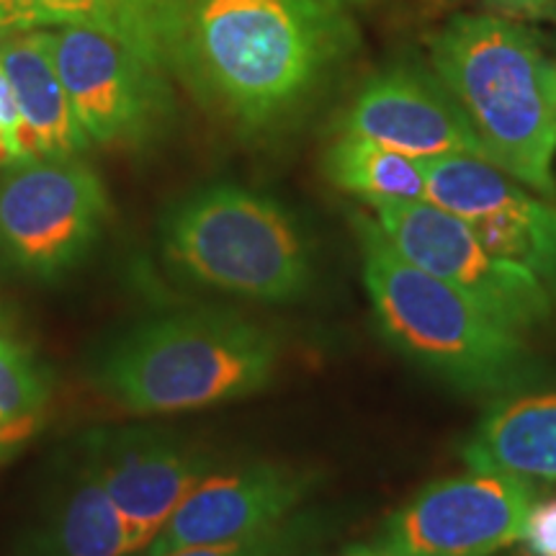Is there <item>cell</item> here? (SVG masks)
<instances>
[{
	"instance_id": "1",
	"label": "cell",
	"mask_w": 556,
	"mask_h": 556,
	"mask_svg": "<svg viewBox=\"0 0 556 556\" xmlns=\"http://www.w3.org/2000/svg\"><path fill=\"white\" fill-rule=\"evenodd\" d=\"M330 0H191L173 75L245 139L283 131L358 50Z\"/></svg>"
},
{
	"instance_id": "2",
	"label": "cell",
	"mask_w": 556,
	"mask_h": 556,
	"mask_svg": "<svg viewBox=\"0 0 556 556\" xmlns=\"http://www.w3.org/2000/svg\"><path fill=\"white\" fill-rule=\"evenodd\" d=\"M351 227L377 328L400 356L477 397L497 400L544 379L526 336L409 263L374 214L353 212Z\"/></svg>"
},
{
	"instance_id": "3",
	"label": "cell",
	"mask_w": 556,
	"mask_h": 556,
	"mask_svg": "<svg viewBox=\"0 0 556 556\" xmlns=\"http://www.w3.org/2000/svg\"><path fill=\"white\" fill-rule=\"evenodd\" d=\"M430 70L469 116L492 165L556 201L552 62L528 26L490 13H456L428 34Z\"/></svg>"
},
{
	"instance_id": "4",
	"label": "cell",
	"mask_w": 556,
	"mask_h": 556,
	"mask_svg": "<svg viewBox=\"0 0 556 556\" xmlns=\"http://www.w3.org/2000/svg\"><path fill=\"white\" fill-rule=\"evenodd\" d=\"M274 332L227 309L152 317L114 340L96 381L137 415H170L245 400L276 377Z\"/></svg>"
},
{
	"instance_id": "5",
	"label": "cell",
	"mask_w": 556,
	"mask_h": 556,
	"mask_svg": "<svg viewBox=\"0 0 556 556\" xmlns=\"http://www.w3.org/2000/svg\"><path fill=\"white\" fill-rule=\"evenodd\" d=\"M160 255L184 281L258 304H291L315 283V253L281 201L214 184L176 201L160 222Z\"/></svg>"
},
{
	"instance_id": "6",
	"label": "cell",
	"mask_w": 556,
	"mask_h": 556,
	"mask_svg": "<svg viewBox=\"0 0 556 556\" xmlns=\"http://www.w3.org/2000/svg\"><path fill=\"white\" fill-rule=\"evenodd\" d=\"M109 214L106 186L80 157L5 165L0 263L34 281H60L93 253Z\"/></svg>"
},
{
	"instance_id": "7",
	"label": "cell",
	"mask_w": 556,
	"mask_h": 556,
	"mask_svg": "<svg viewBox=\"0 0 556 556\" xmlns=\"http://www.w3.org/2000/svg\"><path fill=\"white\" fill-rule=\"evenodd\" d=\"M47 31L70 106L90 144L142 150L163 137L176 111L168 70L106 31Z\"/></svg>"
},
{
	"instance_id": "8",
	"label": "cell",
	"mask_w": 556,
	"mask_h": 556,
	"mask_svg": "<svg viewBox=\"0 0 556 556\" xmlns=\"http://www.w3.org/2000/svg\"><path fill=\"white\" fill-rule=\"evenodd\" d=\"M394 248L415 266L446 281L510 330L528 332L556 323V294L518 263L492 253L471 227L433 201L371 206Z\"/></svg>"
},
{
	"instance_id": "9",
	"label": "cell",
	"mask_w": 556,
	"mask_h": 556,
	"mask_svg": "<svg viewBox=\"0 0 556 556\" xmlns=\"http://www.w3.org/2000/svg\"><path fill=\"white\" fill-rule=\"evenodd\" d=\"M539 495V484L469 469L417 490L366 544L387 556H495L518 544Z\"/></svg>"
},
{
	"instance_id": "10",
	"label": "cell",
	"mask_w": 556,
	"mask_h": 556,
	"mask_svg": "<svg viewBox=\"0 0 556 556\" xmlns=\"http://www.w3.org/2000/svg\"><path fill=\"white\" fill-rule=\"evenodd\" d=\"M420 163L428 201L467 222L492 253L528 268L556 294V201L479 157Z\"/></svg>"
},
{
	"instance_id": "11",
	"label": "cell",
	"mask_w": 556,
	"mask_h": 556,
	"mask_svg": "<svg viewBox=\"0 0 556 556\" xmlns=\"http://www.w3.org/2000/svg\"><path fill=\"white\" fill-rule=\"evenodd\" d=\"M340 135H356L415 160L479 157L490 163L469 116L433 70L389 65L356 90L338 116Z\"/></svg>"
},
{
	"instance_id": "12",
	"label": "cell",
	"mask_w": 556,
	"mask_h": 556,
	"mask_svg": "<svg viewBox=\"0 0 556 556\" xmlns=\"http://www.w3.org/2000/svg\"><path fill=\"white\" fill-rule=\"evenodd\" d=\"M83 448L127 526L129 556L144 552L173 510L214 467L204 448L163 430H114L83 438Z\"/></svg>"
},
{
	"instance_id": "13",
	"label": "cell",
	"mask_w": 556,
	"mask_h": 556,
	"mask_svg": "<svg viewBox=\"0 0 556 556\" xmlns=\"http://www.w3.org/2000/svg\"><path fill=\"white\" fill-rule=\"evenodd\" d=\"M317 477L291 464H248L238 471L206 477L193 486L144 556H165L186 546L222 544L283 523L315 490Z\"/></svg>"
},
{
	"instance_id": "14",
	"label": "cell",
	"mask_w": 556,
	"mask_h": 556,
	"mask_svg": "<svg viewBox=\"0 0 556 556\" xmlns=\"http://www.w3.org/2000/svg\"><path fill=\"white\" fill-rule=\"evenodd\" d=\"M191 0H0V39L16 31L88 26L127 41L173 75Z\"/></svg>"
},
{
	"instance_id": "15",
	"label": "cell",
	"mask_w": 556,
	"mask_h": 556,
	"mask_svg": "<svg viewBox=\"0 0 556 556\" xmlns=\"http://www.w3.org/2000/svg\"><path fill=\"white\" fill-rule=\"evenodd\" d=\"M16 556H129L127 526L83 443L21 536Z\"/></svg>"
},
{
	"instance_id": "16",
	"label": "cell",
	"mask_w": 556,
	"mask_h": 556,
	"mask_svg": "<svg viewBox=\"0 0 556 556\" xmlns=\"http://www.w3.org/2000/svg\"><path fill=\"white\" fill-rule=\"evenodd\" d=\"M0 70L11 83L24 122L16 163L80 157L90 148L54 65L50 31H16L0 39Z\"/></svg>"
},
{
	"instance_id": "17",
	"label": "cell",
	"mask_w": 556,
	"mask_h": 556,
	"mask_svg": "<svg viewBox=\"0 0 556 556\" xmlns=\"http://www.w3.org/2000/svg\"><path fill=\"white\" fill-rule=\"evenodd\" d=\"M467 469L556 484V387H523L492 400L462 446Z\"/></svg>"
},
{
	"instance_id": "18",
	"label": "cell",
	"mask_w": 556,
	"mask_h": 556,
	"mask_svg": "<svg viewBox=\"0 0 556 556\" xmlns=\"http://www.w3.org/2000/svg\"><path fill=\"white\" fill-rule=\"evenodd\" d=\"M323 173L336 189L361 199L366 206L428 199L420 160L356 135L336 131L323 155Z\"/></svg>"
},
{
	"instance_id": "19",
	"label": "cell",
	"mask_w": 556,
	"mask_h": 556,
	"mask_svg": "<svg viewBox=\"0 0 556 556\" xmlns=\"http://www.w3.org/2000/svg\"><path fill=\"white\" fill-rule=\"evenodd\" d=\"M52 397V371L24 340L0 332V417H37Z\"/></svg>"
},
{
	"instance_id": "20",
	"label": "cell",
	"mask_w": 556,
	"mask_h": 556,
	"mask_svg": "<svg viewBox=\"0 0 556 556\" xmlns=\"http://www.w3.org/2000/svg\"><path fill=\"white\" fill-rule=\"evenodd\" d=\"M312 533H315V520L289 518L253 536L222 541V544L186 546L165 556H291L312 541Z\"/></svg>"
},
{
	"instance_id": "21",
	"label": "cell",
	"mask_w": 556,
	"mask_h": 556,
	"mask_svg": "<svg viewBox=\"0 0 556 556\" xmlns=\"http://www.w3.org/2000/svg\"><path fill=\"white\" fill-rule=\"evenodd\" d=\"M518 544L523 556H556V490L531 505Z\"/></svg>"
},
{
	"instance_id": "22",
	"label": "cell",
	"mask_w": 556,
	"mask_h": 556,
	"mask_svg": "<svg viewBox=\"0 0 556 556\" xmlns=\"http://www.w3.org/2000/svg\"><path fill=\"white\" fill-rule=\"evenodd\" d=\"M0 129H3L5 139H9L13 163L21 157V137H24V122H21V111L13 96V88L5 73L0 70Z\"/></svg>"
},
{
	"instance_id": "23",
	"label": "cell",
	"mask_w": 556,
	"mask_h": 556,
	"mask_svg": "<svg viewBox=\"0 0 556 556\" xmlns=\"http://www.w3.org/2000/svg\"><path fill=\"white\" fill-rule=\"evenodd\" d=\"M505 16H516L526 21L556 18V0H490Z\"/></svg>"
},
{
	"instance_id": "24",
	"label": "cell",
	"mask_w": 556,
	"mask_h": 556,
	"mask_svg": "<svg viewBox=\"0 0 556 556\" xmlns=\"http://www.w3.org/2000/svg\"><path fill=\"white\" fill-rule=\"evenodd\" d=\"M37 430V417H24V420L0 422V462L13 456L24 441H29Z\"/></svg>"
},
{
	"instance_id": "25",
	"label": "cell",
	"mask_w": 556,
	"mask_h": 556,
	"mask_svg": "<svg viewBox=\"0 0 556 556\" xmlns=\"http://www.w3.org/2000/svg\"><path fill=\"white\" fill-rule=\"evenodd\" d=\"M332 556H387V554H381V552H377V548L368 546L366 541H361V544L348 546V548H343V552H340V554H332Z\"/></svg>"
},
{
	"instance_id": "26",
	"label": "cell",
	"mask_w": 556,
	"mask_h": 556,
	"mask_svg": "<svg viewBox=\"0 0 556 556\" xmlns=\"http://www.w3.org/2000/svg\"><path fill=\"white\" fill-rule=\"evenodd\" d=\"M13 163V152H11V144L9 139H5L3 129H0V168H5V165Z\"/></svg>"
},
{
	"instance_id": "27",
	"label": "cell",
	"mask_w": 556,
	"mask_h": 556,
	"mask_svg": "<svg viewBox=\"0 0 556 556\" xmlns=\"http://www.w3.org/2000/svg\"><path fill=\"white\" fill-rule=\"evenodd\" d=\"M546 88H548V96H552V101L556 103V65H548L546 70Z\"/></svg>"
},
{
	"instance_id": "28",
	"label": "cell",
	"mask_w": 556,
	"mask_h": 556,
	"mask_svg": "<svg viewBox=\"0 0 556 556\" xmlns=\"http://www.w3.org/2000/svg\"><path fill=\"white\" fill-rule=\"evenodd\" d=\"M330 3L343 5V9H366V5L377 3V0H330Z\"/></svg>"
},
{
	"instance_id": "29",
	"label": "cell",
	"mask_w": 556,
	"mask_h": 556,
	"mask_svg": "<svg viewBox=\"0 0 556 556\" xmlns=\"http://www.w3.org/2000/svg\"><path fill=\"white\" fill-rule=\"evenodd\" d=\"M0 422H3V417H0Z\"/></svg>"
}]
</instances>
